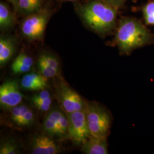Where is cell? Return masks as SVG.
Wrapping results in <instances>:
<instances>
[{"mask_svg":"<svg viewBox=\"0 0 154 154\" xmlns=\"http://www.w3.org/2000/svg\"><path fill=\"white\" fill-rule=\"evenodd\" d=\"M114 43L121 54L129 55L134 50L154 44V34L140 20L122 17L119 21Z\"/></svg>","mask_w":154,"mask_h":154,"instance_id":"6da1fadb","label":"cell"},{"mask_svg":"<svg viewBox=\"0 0 154 154\" xmlns=\"http://www.w3.org/2000/svg\"><path fill=\"white\" fill-rule=\"evenodd\" d=\"M118 9L105 0H93L78 8L86 23L102 35L109 34L114 30Z\"/></svg>","mask_w":154,"mask_h":154,"instance_id":"7a4b0ae2","label":"cell"},{"mask_svg":"<svg viewBox=\"0 0 154 154\" xmlns=\"http://www.w3.org/2000/svg\"><path fill=\"white\" fill-rule=\"evenodd\" d=\"M85 111L91 137L107 138L111 125V116L103 106L97 103L86 106Z\"/></svg>","mask_w":154,"mask_h":154,"instance_id":"3957f363","label":"cell"},{"mask_svg":"<svg viewBox=\"0 0 154 154\" xmlns=\"http://www.w3.org/2000/svg\"><path fill=\"white\" fill-rule=\"evenodd\" d=\"M51 13L49 7L46 6L37 12L27 16L21 26L24 37L32 41L42 39Z\"/></svg>","mask_w":154,"mask_h":154,"instance_id":"277c9868","label":"cell"},{"mask_svg":"<svg viewBox=\"0 0 154 154\" xmlns=\"http://www.w3.org/2000/svg\"><path fill=\"white\" fill-rule=\"evenodd\" d=\"M67 114L69 119L68 136L75 144L82 146L91 137L85 109Z\"/></svg>","mask_w":154,"mask_h":154,"instance_id":"5b68a950","label":"cell"},{"mask_svg":"<svg viewBox=\"0 0 154 154\" xmlns=\"http://www.w3.org/2000/svg\"><path fill=\"white\" fill-rule=\"evenodd\" d=\"M57 92L58 100L67 114L85 109L86 105L81 97L67 85L61 83Z\"/></svg>","mask_w":154,"mask_h":154,"instance_id":"8992f818","label":"cell"},{"mask_svg":"<svg viewBox=\"0 0 154 154\" xmlns=\"http://www.w3.org/2000/svg\"><path fill=\"white\" fill-rule=\"evenodd\" d=\"M23 96L16 81H8L0 86V104L6 109H12L20 105Z\"/></svg>","mask_w":154,"mask_h":154,"instance_id":"52a82bcc","label":"cell"},{"mask_svg":"<svg viewBox=\"0 0 154 154\" xmlns=\"http://www.w3.org/2000/svg\"><path fill=\"white\" fill-rule=\"evenodd\" d=\"M32 154H56L60 149L55 142L48 136L41 135L35 137L32 142Z\"/></svg>","mask_w":154,"mask_h":154,"instance_id":"ba28073f","label":"cell"},{"mask_svg":"<svg viewBox=\"0 0 154 154\" xmlns=\"http://www.w3.org/2000/svg\"><path fill=\"white\" fill-rule=\"evenodd\" d=\"M82 151L86 154H108L107 138L91 137L83 144Z\"/></svg>","mask_w":154,"mask_h":154,"instance_id":"9c48e42d","label":"cell"},{"mask_svg":"<svg viewBox=\"0 0 154 154\" xmlns=\"http://www.w3.org/2000/svg\"><path fill=\"white\" fill-rule=\"evenodd\" d=\"M47 78L41 74L32 72L24 75L21 80L22 88L28 90H42L47 86Z\"/></svg>","mask_w":154,"mask_h":154,"instance_id":"30bf717a","label":"cell"},{"mask_svg":"<svg viewBox=\"0 0 154 154\" xmlns=\"http://www.w3.org/2000/svg\"><path fill=\"white\" fill-rule=\"evenodd\" d=\"M62 112L58 110L51 111L45 118L43 127L45 131L51 136L60 137L58 122Z\"/></svg>","mask_w":154,"mask_h":154,"instance_id":"8fae6325","label":"cell"},{"mask_svg":"<svg viewBox=\"0 0 154 154\" xmlns=\"http://www.w3.org/2000/svg\"><path fill=\"white\" fill-rule=\"evenodd\" d=\"M14 52V44L13 39L8 37L0 38V65L3 66L11 60Z\"/></svg>","mask_w":154,"mask_h":154,"instance_id":"7c38bea8","label":"cell"},{"mask_svg":"<svg viewBox=\"0 0 154 154\" xmlns=\"http://www.w3.org/2000/svg\"><path fill=\"white\" fill-rule=\"evenodd\" d=\"M44 2V0H20L16 12L27 16L41 10Z\"/></svg>","mask_w":154,"mask_h":154,"instance_id":"4fadbf2b","label":"cell"},{"mask_svg":"<svg viewBox=\"0 0 154 154\" xmlns=\"http://www.w3.org/2000/svg\"><path fill=\"white\" fill-rule=\"evenodd\" d=\"M16 18L11 9L5 2L0 3V28L2 30L13 28Z\"/></svg>","mask_w":154,"mask_h":154,"instance_id":"5bb4252c","label":"cell"},{"mask_svg":"<svg viewBox=\"0 0 154 154\" xmlns=\"http://www.w3.org/2000/svg\"><path fill=\"white\" fill-rule=\"evenodd\" d=\"M140 11L143 13L146 25L154 26V0L148 1L141 7Z\"/></svg>","mask_w":154,"mask_h":154,"instance_id":"9a60e30c","label":"cell"},{"mask_svg":"<svg viewBox=\"0 0 154 154\" xmlns=\"http://www.w3.org/2000/svg\"><path fill=\"white\" fill-rule=\"evenodd\" d=\"M29 109V108L28 106L23 105H18L12 108L11 110V121L17 125Z\"/></svg>","mask_w":154,"mask_h":154,"instance_id":"2e32d148","label":"cell"},{"mask_svg":"<svg viewBox=\"0 0 154 154\" xmlns=\"http://www.w3.org/2000/svg\"><path fill=\"white\" fill-rule=\"evenodd\" d=\"M38 67L41 74L46 78H53L57 75L58 70L48 66L40 59L38 60Z\"/></svg>","mask_w":154,"mask_h":154,"instance_id":"e0dca14e","label":"cell"},{"mask_svg":"<svg viewBox=\"0 0 154 154\" xmlns=\"http://www.w3.org/2000/svg\"><path fill=\"white\" fill-rule=\"evenodd\" d=\"M19 150L16 145L11 141H8L1 144L0 147L1 154H17Z\"/></svg>","mask_w":154,"mask_h":154,"instance_id":"ac0fdd59","label":"cell"},{"mask_svg":"<svg viewBox=\"0 0 154 154\" xmlns=\"http://www.w3.org/2000/svg\"><path fill=\"white\" fill-rule=\"evenodd\" d=\"M68 127H69V119L68 116L62 112L61 116L58 122V128L60 134V137H64L68 135Z\"/></svg>","mask_w":154,"mask_h":154,"instance_id":"d6986e66","label":"cell"},{"mask_svg":"<svg viewBox=\"0 0 154 154\" xmlns=\"http://www.w3.org/2000/svg\"><path fill=\"white\" fill-rule=\"evenodd\" d=\"M32 67V66L14 61L11 65V68L14 74H18L29 72L31 70Z\"/></svg>","mask_w":154,"mask_h":154,"instance_id":"ffe728a7","label":"cell"},{"mask_svg":"<svg viewBox=\"0 0 154 154\" xmlns=\"http://www.w3.org/2000/svg\"><path fill=\"white\" fill-rule=\"evenodd\" d=\"M41 60L44 61L46 64H47L50 67L54 69L55 70H58L60 63L55 57L49 55V54H42L39 58Z\"/></svg>","mask_w":154,"mask_h":154,"instance_id":"44dd1931","label":"cell"},{"mask_svg":"<svg viewBox=\"0 0 154 154\" xmlns=\"http://www.w3.org/2000/svg\"><path fill=\"white\" fill-rule=\"evenodd\" d=\"M34 121V114L32 110L29 109L26 113L22 116V118L20 120L17 124L20 126H28L33 123Z\"/></svg>","mask_w":154,"mask_h":154,"instance_id":"7402d4cb","label":"cell"},{"mask_svg":"<svg viewBox=\"0 0 154 154\" xmlns=\"http://www.w3.org/2000/svg\"><path fill=\"white\" fill-rule=\"evenodd\" d=\"M32 102L38 110L42 111H49L50 109L52 103V99L50 97L44 100L32 101Z\"/></svg>","mask_w":154,"mask_h":154,"instance_id":"603a6c76","label":"cell"},{"mask_svg":"<svg viewBox=\"0 0 154 154\" xmlns=\"http://www.w3.org/2000/svg\"><path fill=\"white\" fill-rule=\"evenodd\" d=\"M50 93L47 91L42 90L40 93L35 94L33 97L32 98V101H35V100H44V99H48L49 98H50Z\"/></svg>","mask_w":154,"mask_h":154,"instance_id":"cb8c5ba5","label":"cell"},{"mask_svg":"<svg viewBox=\"0 0 154 154\" xmlns=\"http://www.w3.org/2000/svg\"><path fill=\"white\" fill-rule=\"evenodd\" d=\"M105 1H106L107 2L110 3V4L114 6L115 7L119 9V8H121L122 6L124 5V4L127 0H105Z\"/></svg>","mask_w":154,"mask_h":154,"instance_id":"d4e9b609","label":"cell"},{"mask_svg":"<svg viewBox=\"0 0 154 154\" xmlns=\"http://www.w3.org/2000/svg\"><path fill=\"white\" fill-rule=\"evenodd\" d=\"M10 2H11V4L13 6V8L14 9V11H16L17 6L18 5L20 0H8Z\"/></svg>","mask_w":154,"mask_h":154,"instance_id":"484cf974","label":"cell"},{"mask_svg":"<svg viewBox=\"0 0 154 154\" xmlns=\"http://www.w3.org/2000/svg\"><path fill=\"white\" fill-rule=\"evenodd\" d=\"M66 1H74V0H66Z\"/></svg>","mask_w":154,"mask_h":154,"instance_id":"4316f807","label":"cell"}]
</instances>
